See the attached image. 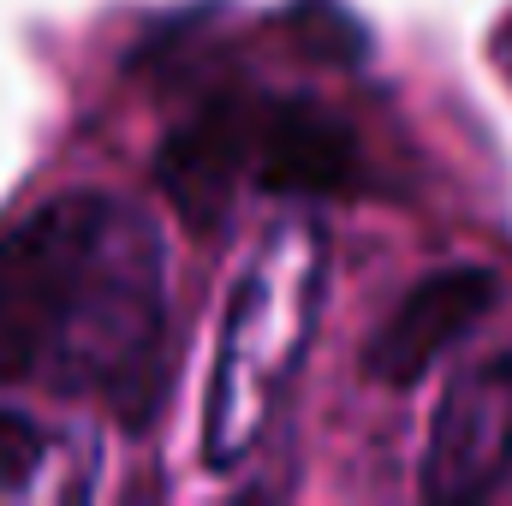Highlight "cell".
Returning <instances> with one entry per match:
<instances>
[{"label":"cell","instance_id":"5b68a950","mask_svg":"<svg viewBox=\"0 0 512 506\" xmlns=\"http://www.w3.org/2000/svg\"><path fill=\"white\" fill-rule=\"evenodd\" d=\"M256 167V114L245 102L221 96L203 102L185 126H173V137L155 155V179L161 197L173 203V215L191 233H215L239 197V179Z\"/></svg>","mask_w":512,"mask_h":506},{"label":"cell","instance_id":"9c48e42d","mask_svg":"<svg viewBox=\"0 0 512 506\" xmlns=\"http://www.w3.org/2000/svg\"><path fill=\"white\" fill-rule=\"evenodd\" d=\"M489 60L501 66V78H507V90H512V12L495 24V36H489Z\"/></svg>","mask_w":512,"mask_h":506},{"label":"cell","instance_id":"3957f363","mask_svg":"<svg viewBox=\"0 0 512 506\" xmlns=\"http://www.w3.org/2000/svg\"><path fill=\"white\" fill-rule=\"evenodd\" d=\"M512 471V352L465 364L447 381L429 417L423 441V471L417 489L429 501L465 506L483 501L507 483Z\"/></svg>","mask_w":512,"mask_h":506},{"label":"cell","instance_id":"7a4b0ae2","mask_svg":"<svg viewBox=\"0 0 512 506\" xmlns=\"http://www.w3.org/2000/svg\"><path fill=\"white\" fill-rule=\"evenodd\" d=\"M322 286L328 239L316 221H280L233 274L203 387V465H245L286 411L322 322Z\"/></svg>","mask_w":512,"mask_h":506},{"label":"cell","instance_id":"277c9868","mask_svg":"<svg viewBox=\"0 0 512 506\" xmlns=\"http://www.w3.org/2000/svg\"><path fill=\"white\" fill-rule=\"evenodd\" d=\"M495 304V274L477 268V262H453V268H435L423 274L393 310L387 322L370 334L364 346V370L382 381V387H411L423 381Z\"/></svg>","mask_w":512,"mask_h":506},{"label":"cell","instance_id":"52a82bcc","mask_svg":"<svg viewBox=\"0 0 512 506\" xmlns=\"http://www.w3.org/2000/svg\"><path fill=\"white\" fill-rule=\"evenodd\" d=\"M48 465H54V435L24 411H0V501L42 489Z\"/></svg>","mask_w":512,"mask_h":506},{"label":"cell","instance_id":"6da1fadb","mask_svg":"<svg viewBox=\"0 0 512 506\" xmlns=\"http://www.w3.org/2000/svg\"><path fill=\"white\" fill-rule=\"evenodd\" d=\"M0 387L96 399L143 429L167 399V245L108 191L0 227Z\"/></svg>","mask_w":512,"mask_h":506},{"label":"cell","instance_id":"ba28073f","mask_svg":"<svg viewBox=\"0 0 512 506\" xmlns=\"http://www.w3.org/2000/svg\"><path fill=\"white\" fill-rule=\"evenodd\" d=\"M292 18H310V24H316V30H304V24H298V42H310V48H316V54H328V60H346V54L358 48V36H352L358 24H352L334 0H304Z\"/></svg>","mask_w":512,"mask_h":506},{"label":"cell","instance_id":"8992f818","mask_svg":"<svg viewBox=\"0 0 512 506\" xmlns=\"http://www.w3.org/2000/svg\"><path fill=\"white\" fill-rule=\"evenodd\" d=\"M256 185L292 203L346 197L358 185V137L334 108L280 96L256 114Z\"/></svg>","mask_w":512,"mask_h":506}]
</instances>
